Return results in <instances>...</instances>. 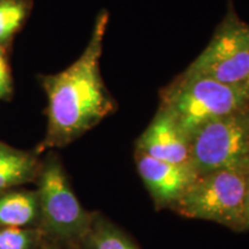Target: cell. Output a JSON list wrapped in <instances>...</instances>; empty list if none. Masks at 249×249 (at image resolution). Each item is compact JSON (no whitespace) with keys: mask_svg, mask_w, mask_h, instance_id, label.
<instances>
[{"mask_svg":"<svg viewBox=\"0 0 249 249\" xmlns=\"http://www.w3.org/2000/svg\"><path fill=\"white\" fill-rule=\"evenodd\" d=\"M107 24L108 12L102 9L80 58L66 70L42 79L48 97V127L39 151L66 147L117 110L101 74Z\"/></svg>","mask_w":249,"mask_h":249,"instance_id":"1","label":"cell"},{"mask_svg":"<svg viewBox=\"0 0 249 249\" xmlns=\"http://www.w3.org/2000/svg\"><path fill=\"white\" fill-rule=\"evenodd\" d=\"M160 98L158 108L176 121L189 141L205 124L249 107L247 87L181 74L160 90Z\"/></svg>","mask_w":249,"mask_h":249,"instance_id":"2","label":"cell"},{"mask_svg":"<svg viewBox=\"0 0 249 249\" xmlns=\"http://www.w3.org/2000/svg\"><path fill=\"white\" fill-rule=\"evenodd\" d=\"M249 164L198 176L172 210L183 217L210 220L233 231H246Z\"/></svg>","mask_w":249,"mask_h":249,"instance_id":"3","label":"cell"},{"mask_svg":"<svg viewBox=\"0 0 249 249\" xmlns=\"http://www.w3.org/2000/svg\"><path fill=\"white\" fill-rule=\"evenodd\" d=\"M36 182L39 203L37 227L46 240L80 247L91 229L95 214L81 205L55 156L40 161Z\"/></svg>","mask_w":249,"mask_h":249,"instance_id":"4","label":"cell"},{"mask_svg":"<svg viewBox=\"0 0 249 249\" xmlns=\"http://www.w3.org/2000/svg\"><path fill=\"white\" fill-rule=\"evenodd\" d=\"M181 75L208 77L230 86L249 82V23L236 14L232 0L213 38Z\"/></svg>","mask_w":249,"mask_h":249,"instance_id":"5","label":"cell"},{"mask_svg":"<svg viewBox=\"0 0 249 249\" xmlns=\"http://www.w3.org/2000/svg\"><path fill=\"white\" fill-rule=\"evenodd\" d=\"M191 161L198 176L249 164V107L196 130L191 138Z\"/></svg>","mask_w":249,"mask_h":249,"instance_id":"6","label":"cell"},{"mask_svg":"<svg viewBox=\"0 0 249 249\" xmlns=\"http://www.w3.org/2000/svg\"><path fill=\"white\" fill-rule=\"evenodd\" d=\"M136 169L157 209H172L198 174L192 165L171 164L135 150Z\"/></svg>","mask_w":249,"mask_h":249,"instance_id":"7","label":"cell"},{"mask_svg":"<svg viewBox=\"0 0 249 249\" xmlns=\"http://www.w3.org/2000/svg\"><path fill=\"white\" fill-rule=\"evenodd\" d=\"M135 150L166 163L192 165L191 141L176 121L160 108L139 138Z\"/></svg>","mask_w":249,"mask_h":249,"instance_id":"8","label":"cell"},{"mask_svg":"<svg viewBox=\"0 0 249 249\" xmlns=\"http://www.w3.org/2000/svg\"><path fill=\"white\" fill-rule=\"evenodd\" d=\"M39 165L36 154L0 141V193L36 181Z\"/></svg>","mask_w":249,"mask_h":249,"instance_id":"9","label":"cell"},{"mask_svg":"<svg viewBox=\"0 0 249 249\" xmlns=\"http://www.w3.org/2000/svg\"><path fill=\"white\" fill-rule=\"evenodd\" d=\"M38 222L36 191L14 188L0 193V227H37Z\"/></svg>","mask_w":249,"mask_h":249,"instance_id":"10","label":"cell"},{"mask_svg":"<svg viewBox=\"0 0 249 249\" xmlns=\"http://www.w3.org/2000/svg\"><path fill=\"white\" fill-rule=\"evenodd\" d=\"M82 249H139L113 224L95 214L91 229L80 246Z\"/></svg>","mask_w":249,"mask_h":249,"instance_id":"11","label":"cell"},{"mask_svg":"<svg viewBox=\"0 0 249 249\" xmlns=\"http://www.w3.org/2000/svg\"><path fill=\"white\" fill-rule=\"evenodd\" d=\"M45 240L38 227H0V249H40Z\"/></svg>","mask_w":249,"mask_h":249,"instance_id":"12","label":"cell"},{"mask_svg":"<svg viewBox=\"0 0 249 249\" xmlns=\"http://www.w3.org/2000/svg\"><path fill=\"white\" fill-rule=\"evenodd\" d=\"M28 6L22 0H0V43L11 38L22 26Z\"/></svg>","mask_w":249,"mask_h":249,"instance_id":"13","label":"cell"},{"mask_svg":"<svg viewBox=\"0 0 249 249\" xmlns=\"http://www.w3.org/2000/svg\"><path fill=\"white\" fill-rule=\"evenodd\" d=\"M12 92V79L7 60L0 50V99L7 98Z\"/></svg>","mask_w":249,"mask_h":249,"instance_id":"14","label":"cell"},{"mask_svg":"<svg viewBox=\"0 0 249 249\" xmlns=\"http://www.w3.org/2000/svg\"><path fill=\"white\" fill-rule=\"evenodd\" d=\"M246 231H249V177L247 185V195H246Z\"/></svg>","mask_w":249,"mask_h":249,"instance_id":"15","label":"cell"},{"mask_svg":"<svg viewBox=\"0 0 249 249\" xmlns=\"http://www.w3.org/2000/svg\"><path fill=\"white\" fill-rule=\"evenodd\" d=\"M40 249H60L58 247V246H55V245H43V247L40 248Z\"/></svg>","mask_w":249,"mask_h":249,"instance_id":"16","label":"cell"},{"mask_svg":"<svg viewBox=\"0 0 249 249\" xmlns=\"http://www.w3.org/2000/svg\"><path fill=\"white\" fill-rule=\"evenodd\" d=\"M247 91H248V96H249V82H248V85H247Z\"/></svg>","mask_w":249,"mask_h":249,"instance_id":"17","label":"cell"}]
</instances>
